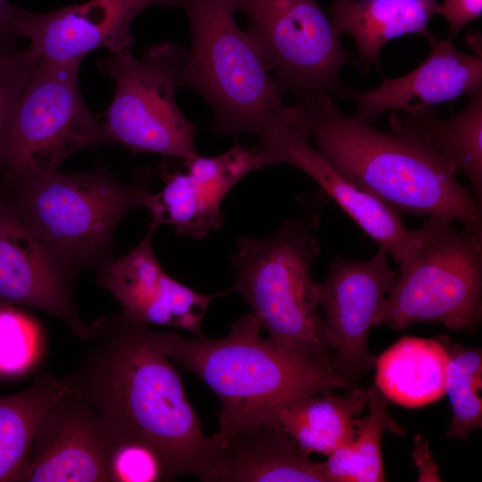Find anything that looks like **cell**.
I'll use <instances>...</instances> for the list:
<instances>
[{"label": "cell", "mask_w": 482, "mask_h": 482, "mask_svg": "<svg viewBox=\"0 0 482 482\" xmlns=\"http://www.w3.org/2000/svg\"><path fill=\"white\" fill-rule=\"evenodd\" d=\"M185 162L190 177L221 202L246 174L264 168L257 146L246 147L238 142L219 155L197 154Z\"/></svg>", "instance_id": "27"}, {"label": "cell", "mask_w": 482, "mask_h": 482, "mask_svg": "<svg viewBox=\"0 0 482 482\" xmlns=\"http://www.w3.org/2000/svg\"><path fill=\"white\" fill-rule=\"evenodd\" d=\"M17 6L8 0H0V38L12 39L15 36V19Z\"/></svg>", "instance_id": "32"}, {"label": "cell", "mask_w": 482, "mask_h": 482, "mask_svg": "<svg viewBox=\"0 0 482 482\" xmlns=\"http://www.w3.org/2000/svg\"><path fill=\"white\" fill-rule=\"evenodd\" d=\"M223 482H328L322 462L312 461L277 421L245 428L228 441Z\"/></svg>", "instance_id": "19"}, {"label": "cell", "mask_w": 482, "mask_h": 482, "mask_svg": "<svg viewBox=\"0 0 482 482\" xmlns=\"http://www.w3.org/2000/svg\"><path fill=\"white\" fill-rule=\"evenodd\" d=\"M436 14L448 23V39L453 40L459 32L482 15V0H444L437 4Z\"/></svg>", "instance_id": "31"}, {"label": "cell", "mask_w": 482, "mask_h": 482, "mask_svg": "<svg viewBox=\"0 0 482 482\" xmlns=\"http://www.w3.org/2000/svg\"><path fill=\"white\" fill-rule=\"evenodd\" d=\"M221 202L198 185L187 171L165 174L164 185L151 193L145 209L151 222L148 234L163 224L179 236L204 237L222 223Z\"/></svg>", "instance_id": "25"}, {"label": "cell", "mask_w": 482, "mask_h": 482, "mask_svg": "<svg viewBox=\"0 0 482 482\" xmlns=\"http://www.w3.org/2000/svg\"><path fill=\"white\" fill-rule=\"evenodd\" d=\"M88 347L62 378L99 412L120 444H139L161 459L168 480L193 475L220 481L229 448L206 436L179 372L154 344L153 331L120 312L88 327Z\"/></svg>", "instance_id": "1"}, {"label": "cell", "mask_w": 482, "mask_h": 482, "mask_svg": "<svg viewBox=\"0 0 482 482\" xmlns=\"http://www.w3.org/2000/svg\"><path fill=\"white\" fill-rule=\"evenodd\" d=\"M422 227L421 239L399 264L373 327L400 330L433 322L471 329L482 312V225L457 229L449 219L430 217Z\"/></svg>", "instance_id": "7"}, {"label": "cell", "mask_w": 482, "mask_h": 482, "mask_svg": "<svg viewBox=\"0 0 482 482\" xmlns=\"http://www.w3.org/2000/svg\"><path fill=\"white\" fill-rule=\"evenodd\" d=\"M113 482L169 481L159 456L139 444H120L112 461Z\"/></svg>", "instance_id": "30"}, {"label": "cell", "mask_w": 482, "mask_h": 482, "mask_svg": "<svg viewBox=\"0 0 482 482\" xmlns=\"http://www.w3.org/2000/svg\"><path fill=\"white\" fill-rule=\"evenodd\" d=\"M428 42V57L407 74L384 78L369 90L342 85L336 94L355 104V119L372 124L385 112H421L482 89L481 56L461 52L448 38L434 36Z\"/></svg>", "instance_id": "17"}, {"label": "cell", "mask_w": 482, "mask_h": 482, "mask_svg": "<svg viewBox=\"0 0 482 482\" xmlns=\"http://www.w3.org/2000/svg\"><path fill=\"white\" fill-rule=\"evenodd\" d=\"M367 389L355 387L347 395L326 391L296 398L280 407L276 421L307 455H329L351 444L353 420L367 407Z\"/></svg>", "instance_id": "22"}, {"label": "cell", "mask_w": 482, "mask_h": 482, "mask_svg": "<svg viewBox=\"0 0 482 482\" xmlns=\"http://www.w3.org/2000/svg\"><path fill=\"white\" fill-rule=\"evenodd\" d=\"M152 5L179 8V0H88L45 13L19 7L15 35L50 62H80L99 47L119 54L131 50L132 21Z\"/></svg>", "instance_id": "15"}, {"label": "cell", "mask_w": 482, "mask_h": 482, "mask_svg": "<svg viewBox=\"0 0 482 482\" xmlns=\"http://www.w3.org/2000/svg\"><path fill=\"white\" fill-rule=\"evenodd\" d=\"M287 116L259 137L263 166L285 163L311 177L339 207L400 264L419 244L422 226L409 229L395 209L360 189L314 148L303 129Z\"/></svg>", "instance_id": "13"}, {"label": "cell", "mask_w": 482, "mask_h": 482, "mask_svg": "<svg viewBox=\"0 0 482 482\" xmlns=\"http://www.w3.org/2000/svg\"><path fill=\"white\" fill-rule=\"evenodd\" d=\"M64 387L61 378L44 375L21 391L0 396V482L19 480L39 423Z\"/></svg>", "instance_id": "23"}, {"label": "cell", "mask_w": 482, "mask_h": 482, "mask_svg": "<svg viewBox=\"0 0 482 482\" xmlns=\"http://www.w3.org/2000/svg\"><path fill=\"white\" fill-rule=\"evenodd\" d=\"M448 353L445 392L453 411L448 437L464 440L482 427V353L441 338Z\"/></svg>", "instance_id": "26"}, {"label": "cell", "mask_w": 482, "mask_h": 482, "mask_svg": "<svg viewBox=\"0 0 482 482\" xmlns=\"http://www.w3.org/2000/svg\"><path fill=\"white\" fill-rule=\"evenodd\" d=\"M318 151L360 189L398 212L482 225V205L417 136L347 116L328 94L291 105Z\"/></svg>", "instance_id": "2"}, {"label": "cell", "mask_w": 482, "mask_h": 482, "mask_svg": "<svg viewBox=\"0 0 482 482\" xmlns=\"http://www.w3.org/2000/svg\"><path fill=\"white\" fill-rule=\"evenodd\" d=\"M41 335L37 323L10 305L0 304V374L28 370L38 360Z\"/></svg>", "instance_id": "28"}, {"label": "cell", "mask_w": 482, "mask_h": 482, "mask_svg": "<svg viewBox=\"0 0 482 482\" xmlns=\"http://www.w3.org/2000/svg\"><path fill=\"white\" fill-rule=\"evenodd\" d=\"M179 8L186 12L191 33L179 87L196 91L210 104L212 130L260 137L287 116L289 105L239 28L233 0H179Z\"/></svg>", "instance_id": "4"}, {"label": "cell", "mask_w": 482, "mask_h": 482, "mask_svg": "<svg viewBox=\"0 0 482 482\" xmlns=\"http://www.w3.org/2000/svg\"><path fill=\"white\" fill-rule=\"evenodd\" d=\"M369 413L353 420L354 437L322 462L328 482L386 481L381 453V437L386 429L404 432L387 411L388 399L375 384L367 389Z\"/></svg>", "instance_id": "24"}, {"label": "cell", "mask_w": 482, "mask_h": 482, "mask_svg": "<svg viewBox=\"0 0 482 482\" xmlns=\"http://www.w3.org/2000/svg\"><path fill=\"white\" fill-rule=\"evenodd\" d=\"M78 62L42 60L21 96L0 151L2 183L58 170L72 154L110 145L81 96Z\"/></svg>", "instance_id": "8"}, {"label": "cell", "mask_w": 482, "mask_h": 482, "mask_svg": "<svg viewBox=\"0 0 482 482\" xmlns=\"http://www.w3.org/2000/svg\"><path fill=\"white\" fill-rule=\"evenodd\" d=\"M152 236L148 234L129 253L99 266L96 282L134 320L202 336L205 312L220 295L200 294L166 274L154 252Z\"/></svg>", "instance_id": "16"}, {"label": "cell", "mask_w": 482, "mask_h": 482, "mask_svg": "<svg viewBox=\"0 0 482 482\" xmlns=\"http://www.w3.org/2000/svg\"><path fill=\"white\" fill-rule=\"evenodd\" d=\"M382 249L365 261L336 256L322 283H317L326 336L335 349L332 365L351 391L375 365L368 348L374 318L397 280Z\"/></svg>", "instance_id": "11"}, {"label": "cell", "mask_w": 482, "mask_h": 482, "mask_svg": "<svg viewBox=\"0 0 482 482\" xmlns=\"http://www.w3.org/2000/svg\"><path fill=\"white\" fill-rule=\"evenodd\" d=\"M74 276L61 257L27 228L0 188V304L47 312L86 342L89 329L71 296Z\"/></svg>", "instance_id": "14"}, {"label": "cell", "mask_w": 482, "mask_h": 482, "mask_svg": "<svg viewBox=\"0 0 482 482\" xmlns=\"http://www.w3.org/2000/svg\"><path fill=\"white\" fill-rule=\"evenodd\" d=\"M236 246L234 289L249 303L268 337L304 356L332 357L312 278V262L321 245L312 228L302 220L287 219L274 234L239 237Z\"/></svg>", "instance_id": "6"}, {"label": "cell", "mask_w": 482, "mask_h": 482, "mask_svg": "<svg viewBox=\"0 0 482 482\" xmlns=\"http://www.w3.org/2000/svg\"><path fill=\"white\" fill-rule=\"evenodd\" d=\"M448 353L442 340L403 337L376 357V385L388 401L420 407L445 394Z\"/></svg>", "instance_id": "21"}, {"label": "cell", "mask_w": 482, "mask_h": 482, "mask_svg": "<svg viewBox=\"0 0 482 482\" xmlns=\"http://www.w3.org/2000/svg\"><path fill=\"white\" fill-rule=\"evenodd\" d=\"M187 50L168 40L101 59L100 71L115 82L104 123L106 134L133 153H154L184 161L199 154L195 125L180 111L175 91Z\"/></svg>", "instance_id": "9"}, {"label": "cell", "mask_w": 482, "mask_h": 482, "mask_svg": "<svg viewBox=\"0 0 482 482\" xmlns=\"http://www.w3.org/2000/svg\"><path fill=\"white\" fill-rule=\"evenodd\" d=\"M119 445L91 403L65 386L46 411L18 481L113 482L112 461Z\"/></svg>", "instance_id": "12"}, {"label": "cell", "mask_w": 482, "mask_h": 482, "mask_svg": "<svg viewBox=\"0 0 482 482\" xmlns=\"http://www.w3.org/2000/svg\"><path fill=\"white\" fill-rule=\"evenodd\" d=\"M436 0H333L330 20L337 33L354 41L360 60L380 69V53L389 41L417 34L428 41Z\"/></svg>", "instance_id": "18"}, {"label": "cell", "mask_w": 482, "mask_h": 482, "mask_svg": "<svg viewBox=\"0 0 482 482\" xmlns=\"http://www.w3.org/2000/svg\"><path fill=\"white\" fill-rule=\"evenodd\" d=\"M262 329L258 319L248 314L220 338L153 331L156 347L198 376L218 397L220 428L213 436L225 445L245 428L276 421L278 410L296 398L345 387L332 357L292 352L263 337Z\"/></svg>", "instance_id": "3"}, {"label": "cell", "mask_w": 482, "mask_h": 482, "mask_svg": "<svg viewBox=\"0 0 482 482\" xmlns=\"http://www.w3.org/2000/svg\"><path fill=\"white\" fill-rule=\"evenodd\" d=\"M41 61L30 46L20 49L12 39L0 38V151L16 104Z\"/></svg>", "instance_id": "29"}, {"label": "cell", "mask_w": 482, "mask_h": 482, "mask_svg": "<svg viewBox=\"0 0 482 482\" xmlns=\"http://www.w3.org/2000/svg\"><path fill=\"white\" fill-rule=\"evenodd\" d=\"M391 129L406 130L425 142L456 174L468 178L482 205V89L458 113L442 119L436 108L417 112H390Z\"/></svg>", "instance_id": "20"}, {"label": "cell", "mask_w": 482, "mask_h": 482, "mask_svg": "<svg viewBox=\"0 0 482 482\" xmlns=\"http://www.w3.org/2000/svg\"><path fill=\"white\" fill-rule=\"evenodd\" d=\"M147 174L120 182L105 167L67 174L59 170L2 183L27 228L56 253L75 275L112 258L114 231L127 212L145 207Z\"/></svg>", "instance_id": "5"}, {"label": "cell", "mask_w": 482, "mask_h": 482, "mask_svg": "<svg viewBox=\"0 0 482 482\" xmlns=\"http://www.w3.org/2000/svg\"><path fill=\"white\" fill-rule=\"evenodd\" d=\"M280 93L299 101L335 93L353 61L317 0H233Z\"/></svg>", "instance_id": "10"}]
</instances>
